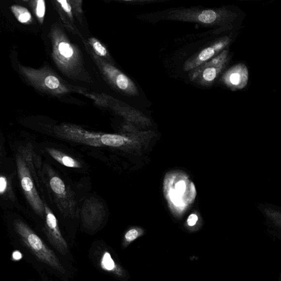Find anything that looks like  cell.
Instances as JSON below:
<instances>
[{"mask_svg":"<svg viewBox=\"0 0 281 281\" xmlns=\"http://www.w3.org/2000/svg\"><path fill=\"white\" fill-rule=\"evenodd\" d=\"M93 47L94 51L97 54L100 56H105L107 55V51L106 48L103 47V45L98 41H95L93 43Z\"/></svg>","mask_w":281,"mask_h":281,"instance_id":"obj_21","label":"cell"},{"mask_svg":"<svg viewBox=\"0 0 281 281\" xmlns=\"http://www.w3.org/2000/svg\"><path fill=\"white\" fill-rule=\"evenodd\" d=\"M45 84L48 88L50 89H56L60 86V81L58 78L54 76H48L45 78Z\"/></svg>","mask_w":281,"mask_h":281,"instance_id":"obj_18","label":"cell"},{"mask_svg":"<svg viewBox=\"0 0 281 281\" xmlns=\"http://www.w3.org/2000/svg\"><path fill=\"white\" fill-rule=\"evenodd\" d=\"M14 226L23 245L39 261L61 273H65L64 268L54 251L49 249L31 227L20 220H15Z\"/></svg>","mask_w":281,"mask_h":281,"instance_id":"obj_1","label":"cell"},{"mask_svg":"<svg viewBox=\"0 0 281 281\" xmlns=\"http://www.w3.org/2000/svg\"><path fill=\"white\" fill-rule=\"evenodd\" d=\"M45 10H46V7H45V2L43 0H39L37 1L36 7V13L37 16L40 18H42L45 14Z\"/></svg>","mask_w":281,"mask_h":281,"instance_id":"obj_19","label":"cell"},{"mask_svg":"<svg viewBox=\"0 0 281 281\" xmlns=\"http://www.w3.org/2000/svg\"><path fill=\"white\" fill-rule=\"evenodd\" d=\"M198 216L195 214L190 215L187 219V224L189 226H193L196 224L198 221Z\"/></svg>","mask_w":281,"mask_h":281,"instance_id":"obj_24","label":"cell"},{"mask_svg":"<svg viewBox=\"0 0 281 281\" xmlns=\"http://www.w3.org/2000/svg\"><path fill=\"white\" fill-rule=\"evenodd\" d=\"M47 151L53 158L66 167L71 168H80L81 167V164L78 161L73 158V157L64 154L62 152L53 148H47Z\"/></svg>","mask_w":281,"mask_h":281,"instance_id":"obj_12","label":"cell"},{"mask_svg":"<svg viewBox=\"0 0 281 281\" xmlns=\"http://www.w3.org/2000/svg\"><path fill=\"white\" fill-rule=\"evenodd\" d=\"M57 2L60 3L62 8H63V10L65 12H67L68 14L71 13L72 7L67 1H65V0H58Z\"/></svg>","mask_w":281,"mask_h":281,"instance_id":"obj_23","label":"cell"},{"mask_svg":"<svg viewBox=\"0 0 281 281\" xmlns=\"http://www.w3.org/2000/svg\"><path fill=\"white\" fill-rule=\"evenodd\" d=\"M45 233L51 245L61 254L65 255L68 252V245L61 233L59 223L52 210L45 204Z\"/></svg>","mask_w":281,"mask_h":281,"instance_id":"obj_8","label":"cell"},{"mask_svg":"<svg viewBox=\"0 0 281 281\" xmlns=\"http://www.w3.org/2000/svg\"><path fill=\"white\" fill-rule=\"evenodd\" d=\"M105 210L101 202L94 198L86 200L81 209V219L83 225L90 230H96L104 219Z\"/></svg>","mask_w":281,"mask_h":281,"instance_id":"obj_9","label":"cell"},{"mask_svg":"<svg viewBox=\"0 0 281 281\" xmlns=\"http://www.w3.org/2000/svg\"><path fill=\"white\" fill-rule=\"evenodd\" d=\"M163 19L199 23L205 27H214L221 22L223 13L216 9L201 8H178L165 12Z\"/></svg>","mask_w":281,"mask_h":281,"instance_id":"obj_3","label":"cell"},{"mask_svg":"<svg viewBox=\"0 0 281 281\" xmlns=\"http://www.w3.org/2000/svg\"><path fill=\"white\" fill-rule=\"evenodd\" d=\"M11 10L20 23L24 24L31 21V15L27 8L19 6H13Z\"/></svg>","mask_w":281,"mask_h":281,"instance_id":"obj_16","label":"cell"},{"mask_svg":"<svg viewBox=\"0 0 281 281\" xmlns=\"http://www.w3.org/2000/svg\"><path fill=\"white\" fill-rule=\"evenodd\" d=\"M101 267L102 269L107 272H112L117 275H121V269L115 264L108 251H105L101 259Z\"/></svg>","mask_w":281,"mask_h":281,"instance_id":"obj_14","label":"cell"},{"mask_svg":"<svg viewBox=\"0 0 281 281\" xmlns=\"http://www.w3.org/2000/svg\"><path fill=\"white\" fill-rule=\"evenodd\" d=\"M230 43V39L224 37L215 41L208 47L202 49L186 62L184 69L185 71H192L202 64L220 54L222 49L225 48Z\"/></svg>","mask_w":281,"mask_h":281,"instance_id":"obj_7","label":"cell"},{"mask_svg":"<svg viewBox=\"0 0 281 281\" xmlns=\"http://www.w3.org/2000/svg\"><path fill=\"white\" fill-rule=\"evenodd\" d=\"M139 233L136 229H131L128 231L125 235V240L127 243H130L135 240L139 237Z\"/></svg>","mask_w":281,"mask_h":281,"instance_id":"obj_20","label":"cell"},{"mask_svg":"<svg viewBox=\"0 0 281 281\" xmlns=\"http://www.w3.org/2000/svg\"><path fill=\"white\" fill-rule=\"evenodd\" d=\"M228 54L227 50L223 51L207 62L192 70L189 76L190 80L203 86L212 85L224 67Z\"/></svg>","mask_w":281,"mask_h":281,"instance_id":"obj_6","label":"cell"},{"mask_svg":"<svg viewBox=\"0 0 281 281\" xmlns=\"http://www.w3.org/2000/svg\"><path fill=\"white\" fill-rule=\"evenodd\" d=\"M279 281H281V273L280 275V277H279Z\"/></svg>","mask_w":281,"mask_h":281,"instance_id":"obj_26","label":"cell"},{"mask_svg":"<svg viewBox=\"0 0 281 281\" xmlns=\"http://www.w3.org/2000/svg\"><path fill=\"white\" fill-rule=\"evenodd\" d=\"M109 74L111 79L113 80L119 89L129 94L133 95V96L138 94L139 92L137 87L125 74L114 68L109 69Z\"/></svg>","mask_w":281,"mask_h":281,"instance_id":"obj_11","label":"cell"},{"mask_svg":"<svg viewBox=\"0 0 281 281\" xmlns=\"http://www.w3.org/2000/svg\"><path fill=\"white\" fill-rule=\"evenodd\" d=\"M8 188V182L5 175L0 177V193L3 196L6 193Z\"/></svg>","mask_w":281,"mask_h":281,"instance_id":"obj_22","label":"cell"},{"mask_svg":"<svg viewBox=\"0 0 281 281\" xmlns=\"http://www.w3.org/2000/svg\"><path fill=\"white\" fill-rule=\"evenodd\" d=\"M58 51L60 54L65 59H70L74 55V50L71 45L66 42H61L59 44Z\"/></svg>","mask_w":281,"mask_h":281,"instance_id":"obj_17","label":"cell"},{"mask_svg":"<svg viewBox=\"0 0 281 281\" xmlns=\"http://www.w3.org/2000/svg\"><path fill=\"white\" fill-rule=\"evenodd\" d=\"M49 188L53 199L61 214L64 217L74 218L77 216V202L71 189L54 171L46 165Z\"/></svg>","mask_w":281,"mask_h":281,"instance_id":"obj_4","label":"cell"},{"mask_svg":"<svg viewBox=\"0 0 281 281\" xmlns=\"http://www.w3.org/2000/svg\"><path fill=\"white\" fill-rule=\"evenodd\" d=\"M249 72L245 65L238 64L228 70L222 78L223 82L231 89H241L247 85Z\"/></svg>","mask_w":281,"mask_h":281,"instance_id":"obj_10","label":"cell"},{"mask_svg":"<svg viewBox=\"0 0 281 281\" xmlns=\"http://www.w3.org/2000/svg\"><path fill=\"white\" fill-rule=\"evenodd\" d=\"M23 258V255L19 251L16 250L12 253V259L15 261H18Z\"/></svg>","mask_w":281,"mask_h":281,"instance_id":"obj_25","label":"cell"},{"mask_svg":"<svg viewBox=\"0 0 281 281\" xmlns=\"http://www.w3.org/2000/svg\"><path fill=\"white\" fill-rule=\"evenodd\" d=\"M16 163L20 185L29 203L35 213L45 218V204L37 191L31 172L20 154L16 156Z\"/></svg>","mask_w":281,"mask_h":281,"instance_id":"obj_5","label":"cell"},{"mask_svg":"<svg viewBox=\"0 0 281 281\" xmlns=\"http://www.w3.org/2000/svg\"><path fill=\"white\" fill-rule=\"evenodd\" d=\"M56 134L61 139L93 147H120L129 141L122 135L92 133L73 126L58 127Z\"/></svg>","mask_w":281,"mask_h":281,"instance_id":"obj_2","label":"cell"},{"mask_svg":"<svg viewBox=\"0 0 281 281\" xmlns=\"http://www.w3.org/2000/svg\"><path fill=\"white\" fill-rule=\"evenodd\" d=\"M263 212L272 225L281 231V210L267 206L263 209Z\"/></svg>","mask_w":281,"mask_h":281,"instance_id":"obj_15","label":"cell"},{"mask_svg":"<svg viewBox=\"0 0 281 281\" xmlns=\"http://www.w3.org/2000/svg\"><path fill=\"white\" fill-rule=\"evenodd\" d=\"M23 157L25 162L27 163L29 169L31 172L32 176L36 177L37 183H39L38 178L37 177V172L39 171V167L40 165L39 160L35 156L33 151L31 147L24 148L23 150L22 154H20Z\"/></svg>","mask_w":281,"mask_h":281,"instance_id":"obj_13","label":"cell"}]
</instances>
